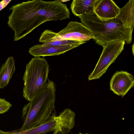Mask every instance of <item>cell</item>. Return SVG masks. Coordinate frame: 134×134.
<instances>
[{"label":"cell","mask_w":134,"mask_h":134,"mask_svg":"<svg viewBox=\"0 0 134 134\" xmlns=\"http://www.w3.org/2000/svg\"><path fill=\"white\" fill-rule=\"evenodd\" d=\"M9 10L12 12L7 24L14 31V41L23 38L44 23L69 19L70 15L67 5L59 0L29 1L14 5Z\"/></svg>","instance_id":"obj_1"},{"label":"cell","mask_w":134,"mask_h":134,"mask_svg":"<svg viewBox=\"0 0 134 134\" xmlns=\"http://www.w3.org/2000/svg\"><path fill=\"white\" fill-rule=\"evenodd\" d=\"M41 90L22 109L23 123L17 131H22L42 124L50 118L54 110L56 85L48 80Z\"/></svg>","instance_id":"obj_2"},{"label":"cell","mask_w":134,"mask_h":134,"mask_svg":"<svg viewBox=\"0 0 134 134\" xmlns=\"http://www.w3.org/2000/svg\"><path fill=\"white\" fill-rule=\"evenodd\" d=\"M79 17L82 23L92 32L95 43L102 47L116 41H124L127 44L132 41L133 30L126 28L117 16L107 20H102L92 11Z\"/></svg>","instance_id":"obj_3"},{"label":"cell","mask_w":134,"mask_h":134,"mask_svg":"<svg viewBox=\"0 0 134 134\" xmlns=\"http://www.w3.org/2000/svg\"><path fill=\"white\" fill-rule=\"evenodd\" d=\"M49 70L48 64L43 57L32 58L26 64L23 92L26 100L32 99L47 83Z\"/></svg>","instance_id":"obj_4"},{"label":"cell","mask_w":134,"mask_h":134,"mask_svg":"<svg viewBox=\"0 0 134 134\" xmlns=\"http://www.w3.org/2000/svg\"><path fill=\"white\" fill-rule=\"evenodd\" d=\"M125 41L118 40L103 46L99 59L93 71L88 76L89 80L99 79L124 49Z\"/></svg>","instance_id":"obj_5"},{"label":"cell","mask_w":134,"mask_h":134,"mask_svg":"<svg viewBox=\"0 0 134 134\" xmlns=\"http://www.w3.org/2000/svg\"><path fill=\"white\" fill-rule=\"evenodd\" d=\"M57 36L63 39L87 41L94 37L91 31L83 24L76 21H71L58 33Z\"/></svg>","instance_id":"obj_6"},{"label":"cell","mask_w":134,"mask_h":134,"mask_svg":"<svg viewBox=\"0 0 134 134\" xmlns=\"http://www.w3.org/2000/svg\"><path fill=\"white\" fill-rule=\"evenodd\" d=\"M134 85L133 76L126 71H117L110 82V90L122 97Z\"/></svg>","instance_id":"obj_7"},{"label":"cell","mask_w":134,"mask_h":134,"mask_svg":"<svg viewBox=\"0 0 134 134\" xmlns=\"http://www.w3.org/2000/svg\"><path fill=\"white\" fill-rule=\"evenodd\" d=\"M93 11L102 20H107L116 18L120 8L112 0H95Z\"/></svg>","instance_id":"obj_8"},{"label":"cell","mask_w":134,"mask_h":134,"mask_svg":"<svg viewBox=\"0 0 134 134\" xmlns=\"http://www.w3.org/2000/svg\"><path fill=\"white\" fill-rule=\"evenodd\" d=\"M75 113L69 108L65 109L58 115L55 114V125L52 134H67L74 127Z\"/></svg>","instance_id":"obj_9"},{"label":"cell","mask_w":134,"mask_h":134,"mask_svg":"<svg viewBox=\"0 0 134 134\" xmlns=\"http://www.w3.org/2000/svg\"><path fill=\"white\" fill-rule=\"evenodd\" d=\"M80 45L79 44H75L62 46H54L42 43L35 45L30 48L29 52L34 57L57 55L63 54Z\"/></svg>","instance_id":"obj_10"},{"label":"cell","mask_w":134,"mask_h":134,"mask_svg":"<svg viewBox=\"0 0 134 134\" xmlns=\"http://www.w3.org/2000/svg\"><path fill=\"white\" fill-rule=\"evenodd\" d=\"M57 33L48 29L44 30L41 34L39 42L47 45L62 46L75 44H82L86 41L68 40L62 39L58 37Z\"/></svg>","instance_id":"obj_11"},{"label":"cell","mask_w":134,"mask_h":134,"mask_svg":"<svg viewBox=\"0 0 134 134\" xmlns=\"http://www.w3.org/2000/svg\"><path fill=\"white\" fill-rule=\"evenodd\" d=\"M49 119L40 125L22 131L16 130L9 131H4L0 129V134H46L53 131L55 125L54 116L55 113H52Z\"/></svg>","instance_id":"obj_12"},{"label":"cell","mask_w":134,"mask_h":134,"mask_svg":"<svg viewBox=\"0 0 134 134\" xmlns=\"http://www.w3.org/2000/svg\"><path fill=\"white\" fill-rule=\"evenodd\" d=\"M15 67L13 57L8 58L0 69V88H3L8 84L15 73Z\"/></svg>","instance_id":"obj_13"},{"label":"cell","mask_w":134,"mask_h":134,"mask_svg":"<svg viewBox=\"0 0 134 134\" xmlns=\"http://www.w3.org/2000/svg\"><path fill=\"white\" fill-rule=\"evenodd\" d=\"M126 28L133 30L134 25V1L130 0L122 7L117 16Z\"/></svg>","instance_id":"obj_14"},{"label":"cell","mask_w":134,"mask_h":134,"mask_svg":"<svg viewBox=\"0 0 134 134\" xmlns=\"http://www.w3.org/2000/svg\"><path fill=\"white\" fill-rule=\"evenodd\" d=\"M95 0H74L70 4L72 13L79 17L93 11L94 3Z\"/></svg>","instance_id":"obj_15"},{"label":"cell","mask_w":134,"mask_h":134,"mask_svg":"<svg viewBox=\"0 0 134 134\" xmlns=\"http://www.w3.org/2000/svg\"><path fill=\"white\" fill-rule=\"evenodd\" d=\"M12 106V104L5 99L0 98V114L8 111Z\"/></svg>","instance_id":"obj_16"},{"label":"cell","mask_w":134,"mask_h":134,"mask_svg":"<svg viewBox=\"0 0 134 134\" xmlns=\"http://www.w3.org/2000/svg\"><path fill=\"white\" fill-rule=\"evenodd\" d=\"M12 0H3L0 2V11L6 7Z\"/></svg>","instance_id":"obj_17"},{"label":"cell","mask_w":134,"mask_h":134,"mask_svg":"<svg viewBox=\"0 0 134 134\" xmlns=\"http://www.w3.org/2000/svg\"><path fill=\"white\" fill-rule=\"evenodd\" d=\"M69 1V0H60L61 2L62 3V2H68V1Z\"/></svg>","instance_id":"obj_18"},{"label":"cell","mask_w":134,"mask_h":134,"mask_svg":"<svg viewBox=\"0 0 134 134\" xmlns=\"http://www.w3.org/2000/svg\"><path fill=\"white\" fill-rule=\"evenodd\" d=\"M133 46H133H133H132V47H133L132 48H133V54H134V53H133V48H134V47H133Z\"/></svg>","instance_id":"obj_19"},{"label":"cell","mask_w":134,"mask_h":134,"mask_svg":"<svg viewBox=\"0 0 134 134\" xmlns=\"http://www.w3.org/2000/svg\"><path fill=\"white\" fill-rule=\"evenodd\" d=\"M80 134H87V133H86V134H82V133H79Z\"/></svg>","instance_id":"obj_20"}]
</instances>
